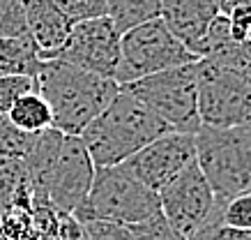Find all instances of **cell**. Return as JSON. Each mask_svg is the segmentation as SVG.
Here are the masks:
<instances>
[{
    "instance_id": "1",
    "label": "cell",
    "mask_w": 251,
    "mask_h": 240,
    "mask_svg": "<svg viewBox=\"0 0 251 240\" xmlns=\"http://www.w3.org/2000/svg\"><path fill=\"white\" fill-rule=\"evenodd\" d=\"M32 189V206L46 203L51 208L74 215L78 203L88 194L95 164L81 136L62 134L49 127L23 157Z\"/></svg>"
},
{
    "instance_id": "19",
    "label": "cell",
    "mask_w": 251,
    "mask_h": 240,
    "mask_svg": "<svg viewBox=\"0 0 251 240\" xmlns=\"http://www.w3.org/2000/svg\"><path fill=\"white\" fill-rule=\"evenodd\" d=\"M127 231H129L131 240H187L182 233H177L168 224V219L161 213L148 217V219H141V222H134V224H127Z\"/></svg>"
},
{
    "instance_id": "27",
    "label": "cell",
    "mask_w": 251,
    "mask_h": 240,
    "mask_svg": "<svg viewBox=\"0 0 251 240\" xmlns=\"http://www.w3.org/2000/svg\"><path fill=\"white\" fill-rule=\"evenodd\" d=\"M249 39H251V26H249ZM249 39H247V42H249Z\"/></svg>"
},
{
    "instance_id": "28",
    "label": "cell",
    "mask_w": 251,
    "mask_h": 240,
    "mask_svg": "<svg viewBox=\"0 0 251 240\" xmlns=\"http://www.w3.org/2000/svg\"><path fill=\"white\" fill-rule=\"evenodd\" d=\"M217 2H219V0H217Z\"/></svg>"
},
{
    "instance_id": "10",
    "label": "cell",
    "mask_w": 251,
    "mask_h": 240,
    "mask_svg": "<svg viewBox=\"0 0 251 240\" xmlns=\"http://www.w3.org/2000/svg\"><path fill=\"white\" fill-rule=\"evenodd\" d=\"M120 55V32L108 16L74 21L65 44L51 58L72 62L81 70L113 77Z\"/></svg>"
},
{
    "instance_id": "2",
    "label": "cell",
    "mask_w": 251,
    "mask_h": 240,
    "mask_svg": "<svg viewBox=\"0 0 251 240\" xmlns=\"http://www.w3.org/2000/svg\"><path fill=\"white\" fill-rule=\"evenodd\" d=\"M196 72V107L201 125L230 127L251 120V55L242 42H228L201 55Z\"/></svg>"
},
{
    "instance_id": "3",
    "label": "cell",
    "mask_w": 251,
    "mask_h": 240,
    "mask_svg": "<svg viewBox=\"0 0 251 240\" xmlns=\"http://www.w3.org/2000/svg\"><path fill=\"white\" fill-rule=\"evenodd\" d=\"M32 79L35 90L51 108L53 127L72 136H81L85 125L113 100L120 88L113 77L81 70L60 58H39Z\"/></svg>"
},
{
    "instance_id": "7",
    "label": "cell",
    "mask_w": 251,
    "mask_h": 240,
    "mask_svg": "<svg viewBox=\"0 0 251 240\" xmlns=\"http://www.w3.org/2000/svg\"><path fill=\"white\" fill-rule=\"evenodd\" d=\"M196 60V55L157 16L120 35V55H118L113 79L118 81V85H125L154 72L171 70Z\"/></svg>"
},
{
    "instance_id": "13",
    "label": "cell",
    "mask_w": 251,
    "mask_h": 240,
    "mask_svg": "<svg viewBox=\"0 0 251 240\" xmlns=\"http://www.w3.org/2000/svg\"><path fill=\"white\" fill-rule=\"evenodd\" d=\"M21 7L28 37L32 39L39 58H51L65 44L74 21L62 14L53 0H21Z\"/></svg>"
},
{
    "instance_id": "21",
    "label": "cell",
    "mask_w": 251,
    "mask_h": 240,
    "mask_svg": "<svg viewBox=\"0 0 251 240\" xmlns=\"http://www.w3.org/2000/svg\"><path fill=\"white\" fill-rule=\"evenodd\" d=\"M0 37H28L21 0H0Z\"/></svg>"
},
{
    "instance_id": "18",
    "label": "cell",
    "mask_w": 251,
    "mask_h": 240,
    "mask_svg": "<svg viewBox=\"0 0 251 240\" xmlns=\"http://www.w3.org/2000/svg\"><path fill=\"white\" fill-rule=\"evenodd\" d=\"M37 139V134L25 132L21 127H16L9 120L7 113L0 116V160L2 157H14V160H23L28 155V150L32 148Z\"/></svg>"
},
{
    "instance_id": "16",
    "label": "cell",
    "mask_w": 251,
    "mask_h": 240,
    "mask_svg": "<svg viewBox=\"0 0 251 240\" xmlns=\"http://www.w3.org/2000/svg\"><path fill=\"white\" fill-rule=\"evenodd\" d=\"M39 53L30 37H0V74H35Z\"/></svg>"
},
{
    "instance_id": "22",
    "label": "cell",
    "mask_w": 251,
    "mask_h": 240,
    "mask_svg": "<svg viewBox=\"0 0 251 240\" xmlns=\"http://www.w3.org/2000/svg\"><path fill=\"white\" fill-rule=\"evenodd\" d=\"M35 88V79L30 74H0V116L7 113L23 93Z\"/></svg>"
},
{
    "instance_id": "23",
    "label": "cell",
    "mask_w": 251,
    "mask_h": 240,
    "mask_svg": "<svg viewBox=\"0 0 251 240\" xmlns=\"http://www.w3.org/2000/svg\"><path fill=\"white\" fill-rule=\"evenodd\" d=\"M53 2L72 21H85V19L106 16V0H53Z\"/></svg>"
},
{
    "instance_id": "5",
    "label": "cell",
    "mask_w": 251,
    "mask_h": 240,
    "mask_svg": "<svg viewBox=\"0 0 251 240\" xmlns=\"http://www.w3.org/2000/svg\"><path fill=\"white\" fill-rule=\"evenodd\" d=\"M159 213V196L148 187L127 162L95 166L88 194L74 210L78 222L134 224Z\"/></svg>"
},
{
    "instance_id": "14",
    "label": "cell",
    "mask_w": 251,
    "mask_h": 240,
    "mask_svg": "<svg viewBox=\"0 0 251 240\" xmlns=\"http://www.w3.org/2000/svg\"><path fill=\"white\" fill-rule=\"evenodd\" d=\"M9 208H32V189L23 160H0V213Z\"/></svg>"
},
{
    "instance_id": "6",
    "label": "cell",
    "mask_w": 251,
    "mask_h": 240,
    "mask_svg": "<svg viewBox=\"0 0 251 240\" xmlns=\"http://www.w3.org/2000/svg\"><path fill=\"white\" fill-rule=\"evenodd\" d=\"M196 164L217 201L251 187V120L230 127L198 125L194 132Z\"/></svg>"
},
{
    "instance_id": "26",
    "label": "cell",
    "mask_w": 251,
    "mask_h": 240,
    "mask_svg": "<svg viewBox=\"0 0 251 240\" xmlns=\"http://www.w3.org/2000/svg\"><path fill=\"white\" fill-rule=\"evenodd\" d=\"M244 47H247V51H249V55H251V39L249 42H244Z\"/></svg>"
},
{
    "instance_id": "11",
    "label": "cell",
    "mask_w": 251,
    "mask_h": 240,
    "mask_svg": "<svg viewBox=\"0 0 251 240\" xmlns=\"http://www.w3.org/2000/svg\"><path fill=\"white\" fill-rule=\"evenodd\" d=\"M129 169L143 180L154 192L168 180L187 169L191 162H196V146H194V132H177L168 130L161 136L152 139L138 153L125 160Z\"/></svg>"
},
{
    "instance_id": "24",
    "label": "cell",
    "mask_w": 251,
    "mask_h": 240,
    "mask_svg": "<svg viewBox=\"0 0 251 240\" xmlns=\"http://www.w3.org/2000/svg\"><path fill=\"white\" fill-rule=\"evenodd\" d=\"M78 240H131L127 226L111 222H81Z\"/></svg>"
},
{
    "instance_id": "25",
    "label": "cell",
    "mask_w": 251,
    "mask_h": 240,
    "mask_svg": "<svg viewBox=\"0 0 251 240\" xmlns=\"http://www.w3.org/2000/svg\"><path fill=\"white\" fill-rule=\"evenodd\" d=\"M219 12L226 19H240L251 14V0H219Z\"/></svg>"
},
{
    "instance_id": "12",
    "label": "cell",
    "mask_w": 251,
    "mask_h": 240,
    "mask_svg": "<svg viewBox=\"0 0 251 240\" xmlns=\"http://www.w3.org/2000/svg\"><path fill=\"white\" fill-rule=\"evenodd\" d=\"M217 14H219L217 0H161L159 19L196 55L201 39Z\"/></svg>"
},
{
    "instance_id": "15",
    "label": "cell",
    "mask_w": 251,
    "mask_h": 240,
    "mask_svg": "<svg viewBox=\"0 0 251 240\" xmlns=\"http://www.w3.org/2000/svg\"><path fill=\"white\" fill-rule=\"evenodd\" d=\"M9 120L21 127L25 132H32V134H39L53 127V116H51V108L46 104V100L42 95L32 88L28 93H23L19 100L12 104V108L7 111Z\"/></svg>"
},
{
    "instance_id": "20",
    "label": "cell",
    "mask_w": 251,
    "mask_h": 240,
    "mask_svg": "<svg viewBox=\"0 0 251 240\" xmlns=\"http://www.w3.org/2000/svg\"><path fill=\"white\" fill-rule=\"evenodd\" d=\"M221 222L228 226L251 229V187L221 201Z\"/></svg>"
},
{
    "instance_id": "17",
    "label": "cell",
    "mask_w": 251,
    "mask_h": 240,
    "mask_svg": "<svg viewBox=\"0 0 251 240\" xmlns=\"http://www.w3.org/2000/svg\"><path fill=\"white\" fill-rule=\"evenodd\" d=\"M161 12V0H106V16L113 21L118 32L157 19Z\"/></svg>"
},
{
    "instance_id": "4",
    "label": "cell",
    "mask_w": 251,
    "mask_h": 240,
    "mask_svg": "<svg viewBox=\"0 0 251 240\" xmlns=\"http://www.w3.org/2000/svg\"><path fill=\"white\" fill-rule=\"evenodd\" d=\"M168 130L171 127L159 116H154L136 95L120 85L113 100L85 125L81 141L95 166H111L129 160Z\"/></svg>"
},
{
    "instance_id": "9",
    "label": "cell",
    "mask_w": 251,
    "mask_h": 240,
    "mask_svg": "<svg viewBox=\"0 0 251 240\" xmlns=\"http://www.w3.org/2000/svg\"><path fill=\"white\" fill-rule=\"evenodd\" d=\"M157 196H159V213L184 238H189L217 206V196L196 162H191L166 185H161L157 189Z\"/></svg>"
},
{
    "instance_id": "8",
    "label": "cell",
    "mask_w": 251,
    "mask_h": 240,
    "mask_svg": "<svg viewBox=\"0 0 251 240\" xmlns=\"http://www.w3.org/2000/svg\"><path fill=\"white\" fill-rule=\"evenodd\" d=\"M131 95H136L145 107L159 116L171 130L196 132L201 118L196 107V72L194 62L161 70L125 83Z\"/></svg>"
}]
</instances>
